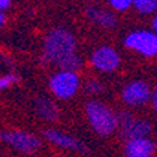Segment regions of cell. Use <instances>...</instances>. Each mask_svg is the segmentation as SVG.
I'll return each instance as SVG.
<instances>
[{
  "label": "cell",
  "instance_id": "7c38bea8",
  "mask_svg": "<svg viewBox=\"0 0 157 157\" xmlns=\"http://www.w3.org/2000/svg\"><path fill=\"white\" fill-rule=\"evenodd\" d=\"M153 131V125L147 119L136 118L129 126L121 132V137L124 140L129 139H140V137H149V135Z\"/></svg>",
  "mask_w": 157,
  "mask_h": 157
},
{
  "label": "cell",
  "instance_id": "5bb4252c",
  "mask_svg": "<svg viewBox=\"0 0 157 157\" xmlns=\"http://www.w3.org/2000/svg\"><path fill=\"white\" fill-rule=\"evenodd\" d=\"M132 9L140 16H151L157 11V0H132Z\"/></svg>",
  "mask_w": 157,
  "mask_h": 157
},
{
  "label": "cell",
  "instance_id": "44dd1931",
  "mask_svg": "<svg viewBox=\"0 0 157 157\" xmlns=\"http://www.w3.org/2000/svg\"><path fill=\"white\" fill-rule=\"evenodd\" d=\"M150 104H151V107H153L154 111L157 112V83H156V86L153 87V93H151Z\"/></svg>",
  "mask_w": 157,
  "mask_h": 157
},
{
  "label": "cell",
  "instance_id": "8992f818",
  "mask_svg": "<svg viewBox=\"0 0 157 157\" xmlns=\"http://www.w3.org/2000/svg\"><path fill=\"white\" fill-rule=\"evenodd\" d=\"M153 88L146 80H132L126 83L121 90V98L126 107L129 108H140L149 104L151 100Z\"/></svg>",
  "mask_w": 157,
  "mask_h": 157
},
{
  "label": "cell",
  "instance_id": "30bf717a",
  "mask_svg": "<svg viewBox=\"0 0 157 157\" xmlns=\"http://www.w3.org/2000/svg\"><path fill=\"white\" fill-rule=\"evenodd\" d=\"M156 151V144L149 137L129 139L125 140L124 154L125 157H153Z\"/></svg>",
  "mask_w": 157,
  "mask_h": 157
},
{
  "label": "cell",
  "instance_id": "ba28073f",
  "mask_svg": "<svg viewBox=\"0 0 157 157\" xmlns=\"http://www.w3.org/2000/svg\"><path fill=\"white\" fill-rule=\"evenodd\" d=\"M42 135L49 143L62 147V149H66V150L77 151V153H86L87 151V147L82 140L76 139L73 135L67 133L65 131L55 129V128H48L42 132Z\"/></svg>",
  "mask_w": 157,
  "mask_h": 157
},
{
  "label": "cell",
  "instance_id": "4fadbf2b",
  "mask_svg": "<svg viewBox=\"0 0 157 157\" xmlns=\"http://www.w3.org/2000/svg\"><path fill=\"white\" fill-rule=\"evenodd\" d=\"M84 66V60H83V56L78 52L73 53V55L67 56L56 65L58 70H69V72H78L80 69H83Z\"/></svg>",
  "mask_w": 157,
  "mask_h": 157
},
{
  "label": "cell",
  "instance_id": "cb8c5ba5",
  "mask_svg": "<svg viewBox=\"0 0 157 157\" xmlns=\"http://www.w3.org/2000/svg\"><path fill=\"white\" fill-rule=\"evenodd\" d=\"M88 2H98V0H88Z\"/></svg>",
  "mask_w": 157,
  "mask_h": 157
},
{
  "label": "cell",
  "instance_id": "9a60e30c",
  "mask_svg": "<svg viewBox=\"0 0 157 157\" xmlns=\"http://www.w3.org/2000/svg\"><path fill=\"white\" fill-rule=\"evenodd\" d=\"M82 90L86 95L93 97V95H100L101 93H104L105 87L101 82H98L95 78H90V80H87V82L82 86Z\"/></svg>",
  "mask_w": 157,
  "mask_h": 157
},
{
  "label": "cell",
  "instance_id": "ffe728a7",
  "mask_svg": "<svg viewBox=\"0 0 157 157\" xmlns=\"http://www.w3.org/2000/svg\"><path fill=\"white\" fill-rule=\"evenodd\" d=\"M11 4H13V0H0V11L6 13L9 9H11Z\"/></svg>",
  "mask_w": 157,
  "mask_h": 157
},
{
  "label": "cell",
  "instance_id": "9c48e42d",
  "mask_svg": "<svg viewBox=\"0 0 157 157\" xmlns=\"http://www.w3.org/2000/svg\"><path fill=\"white\" fill-rule=\"evenodd\" d=\"M86 18L102 29H114L118 25V17L115 11L98 6H88L84 10Z\"/></svg>",
  "mask_w": 157,
  "mask_h": 157
},
{
  "label": "cell",
  "instance_id": "52a82bcc",
  "mask_svg": "<svg viewBox=\"0 0 157 157\" xmlns=\"http://www.w3.org/2000/svg\"><path fill=\"white\" fill-rule=\"evenodd\" d=\"M90 65L100 73H112L121 66V55L114 46L100 45L90 55Z\"/></svg>",
  "mask_w": 157,
  "mask_h": 157
},
{
  "label": "cell",
  "instance_id": "7a4b0ae2",
  "mask_svg": "<svg viewBox=\"0 0 157 157\" xmlns=\"http://www.w3.org/2000/svg\"><path fill=\"white\" fill-rule=\"evenodd\" d=\"M84 114L88 125L98 136L107 137L118 131L117 112L105 102L98 100H90L84 105Z\"/></svg>",
  "mask_w": 157,
  "mask_h": 157
},
{
  "label": "cell",
  "instance_id": "2e32d148",
  "mask_svg": "<svg viewBox=\"0 0 157 157\" xmlns=\"http://www.w3.org/2000/svg\"><path fill=\"white\" fill-rule=\"evenodd\" d=\"M135 119H136V117H135L129 109H121V111H118L117 121H118V131H119V133H121L122 131H125Z\"/></svg>",
  "mask_w": 157,
  "mask_h": 157
},
{
  "label": "cell",
  "instance_id": "5b68a950",
  "mask_svg": "<svg viewBox=\"0 0 157 157\" xmlns=\"http://www.w3.org/2000/svg\"><path fill=\"white\" fill-rule=\"evenodd\" d=\"M0 139H3L14 150L24 154H34L42 147V140L36 135L23 129H13L0 133Z\"/></svg>",
  "mask_w": 157,
  "mask_h": 157
},
{
  "label": "cell",
  "instance_id": "277c9868",
  "mask_svg": "<svg viewBox=\"0 0 157 157\" xmlns=\"http://www.w3.org/2000/svg\"><path fill=\"white\" fill-rule=\"evenodd\" d=\"M124 46L143 58L151 59L157 56V34L147 28L132 29L125 35Z\"/></svg>",
  "mask_w": 157,
  "mask_h": 157
},
{
  "label": "cell",
  "instance_id": "8fae6325",
  "mask_svg": "<svg viewBox=\"0 0 157 157\" xmlns=\"http://www.w3.org/2000/svg\"><path fill=\"white\" fill-rule=\"evenodd\" d=\"M34 111L41 121L48 124H53L59 118V107L55 101L46 97H36L34 100Z\"/></svg>",
  "mask_w": 157,
  "mask_h": 157
},
{
  "label": "cell",
  "instance_id": "d6986e66",
  "mask_svg": "<svg viewBox=\"0 0 157 157\" xmlns=\"http://www.w3.org/2000/svg\"><path fill=\"white\" fill-rule=\"evenodd\" d=\"M13 66H14V62H13V59H11V56L6 55L4 52L0 51V73L10 72L13 69Z\"/></svg>",
  "mask_w": 157,
  "mask_h": 157
},
{
  "label": "cell",
  "instance_id": "603a6c76",
  "mask_svg": "<svg viewBox=\"0 0 157 157\" xmlns=\"http://www.w3.org/2000/svg\"><path fill=\"white\" fill-rule=\"evenodd\" d=\"M151 31H154V33L157 34V14L153 17V20H151Z\"/></svg>",
  "mask_w": 157,
  "mask_h": 157
},
{
  "label": "cell",
  "instance_id": "7402d4cb",
  "mask_svg": "<svg viewBox=\"0 0 157 157\" xmlns=\"http://www.w3.org/2000/svg\"><path fill=\"white\" fill-rule=\"evenodd\" d=\"M6 21H7V16H6V13L0 11V28H3L4 24H6Z\"/></svg>",
  "mask_w": 157,
  "mask_h": 157
},
{
  "label": "cell",
  "instance_id": "ac0fdd59",
  "mask_svg": "<svg viewBox=\"0 0 157 157\" xmlns=\"http://www.w3.org/2000/svg\"><path fill=\"white\" fill-rule=\"evenodd\" d=\"M107 3L109 9L117 13H125L132 9V0H107Z\"/></svg>",
  "mask_w": 157,
  "mask_h": 157
},
{
  "label": "cell",
  "instance_id": "e0dca14e",
  "mask_svg": "<svg viewBox=\"0 0 157 157\" xmlns=\"http://www.w3.org/2000/svg\"><path fill=\"white\" fill-rule=\"evenodd\" d=\"M20 80H21L20 76L13 72L2 73V75H0V90H2V91L9 90V88H11L13 86H16Z\"/></svg>",
  "mask_w": 157,
  "mask_h": 157
},
{
  "label": "cell",
  "instance_id": "6da1fadb",
  "mask_svg": "<svg viewBox=\"0 0 157 157\" xmlns=\"http://www.w3.org/2000/svg\"><path fill=\"white\" fill-rule=\"evenodd\" d=\"M77 52V39L70 29L56 27L48 31L42 42L41 65H58L65 58Z\"/></svg>",
  "mask_w": 157,
  "mask_h": 157
},
{
  "label": "cell",
  "instance_id": "3957f363",
  "mask_svg": "<svg viewBox=\"0 0 157 157\" xmlns=\"http://www.w3.org/2000/svg\"><path fill=\"white\" fill-rule=\"evenodd\" d=\"M49 91L58 100H70L82 90V77L78 72H69V70H56L49 77Z\"/></svg>",
  "mask_w": 157,
  "mask_h": 157
}]
</instances>
